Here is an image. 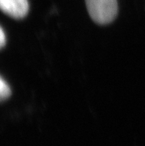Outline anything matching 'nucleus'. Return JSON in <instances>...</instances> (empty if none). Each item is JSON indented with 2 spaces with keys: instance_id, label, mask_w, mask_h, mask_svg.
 Returning <instances> with one entry per match:
<instances>
[{
  "instance_id": "obj_1",
  "label": "nucleus",
  "mask_w": 145,
  "mask_h": 146,
  "mask_svg": "<svg viewBox=\"0 0 145 146\" xmlns=\"http://www.w3.org/2000/svg\"><path fill=\"white\" fill-rule=\"evenodd\" d=\"M85 1L90 17L98 24H108L116 18L118 13L117 0Z\"/></svg>"
},
{
  "instance_id": "obj_2",
  "label": "nucleus",
  "mask_w": 145,
  "mask_h": 146,
  "mask_svg": "<svg viewBox=\"0 0 145 146\" xmlns=\"http://www.w3.org/2000/svg\"><path fill=\"white\" fill-rule=\"evenodd\" d=\"M4 13L15 19L24 18L29 11L28 0H0Z\"/></svg>"
},
{
  "instance_id": "obj_3",
  "label": "nucleus",
  "mask_w": 145,
  "mask_h": 146,
  "mask_svg": "<svg viewBox=\"0 0 145 146\" xmlns=\"http://www.w3.org/2000/svg\"><path fill=\"white\" fill-rule=\"evenodd\" d=\"M11 94V90L10 88L9 85H7L6 82L4 81L3 78L1 77L0 80V97L1 100L3 101L7 100Z\"/></svg>"
},
{
  "instance_id": "obj_4",
  "label": "nucleus",
  "mask_w": 145,
  "mask_h": 146,
  "mask_svg": "<svg viewBox=\"0 0 145 146\" xmlns=\"http://www.w3.org/2000/svg\"><path fill=\"white\" fill-rule=\"evenodd\" d=\"M1 34H0V45H1V48H3L6 44V36L5 35V33L3 31V29L1 28Z\"/></svg>"
}]
</instances>
